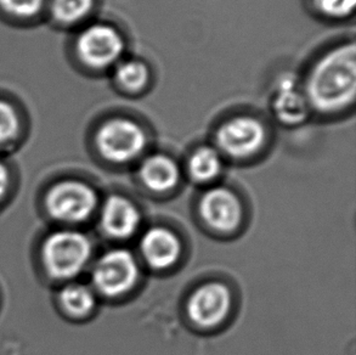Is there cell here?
<instances>
[{
	"label": "cell",
	"mask_w": 356,
	"mask_h": 355,
	"mask_svg": "<svg viewBox=\"0 0 356 355\" xmlns=\"http://www.w3.org/2000/svg\"><path fill=\"white\" fill-rule=\"evenodd\" d=\"M266 128L252 116H237L224 122L216 134L218 151L232 159H248L266 141Z\"/></svg>",
	"instance_id": "277c9868"
},
{
	"label": "cell",
	"mask_w": 356,
	"mask_h": 355,
	"mask_svg": "<svg viewBox=\"0 0 356 355\" xmlns=\"http://www.w3.org/2000/svg\"><path fill=\"white\" fill-rule=\"evenodd\" d=\"M94 4L95 0H54L53 13L58 21L73 24L88 16Z\"/></svg>",
	"instance_id": "e0dca14e"
},
{
	"label": "cell",
	"mask_w": 356,
	"mask_h": 355,
	"mask_svg": "<svg viewBox=\"0 0 356 355\" xmlns=\"http://www.w3.org/2000/svg\"><path fill=\"white\" fill-rule=\"evenodd\" d=\"M318 13L331 19H347L355 8L356 0H314Z\"/></svg>",
	"instance_id": "ac0fdd59"
},
{
	"label": "cell",
	"mask_w": 356,
	"mask_h": 355,
	"mask_svg": "<svg viewBox=\"0 0 356 355\" xmlns=\"http://www.w3.org/2000/svg\"><path fill=\"white\" fill-rule=\"evenodd\" d=\"M145 262L154 269H168L178 262L181 245L178 236L167 228H151L140 241Z\"/></svg>",
	"instance_id": "30bf717a"
},
{
	"label": "cell",
	"mask_w": 356,
	"mask_h": 355,
	"mask_svg": "<svg viewBox=\"0 0 356 355\" xmlns=\"http://www.w3.org/2000/svg\"><path fill=\"white\" fill-rule=\"evenodd\" d=\"M97 197L92 187L82 182L68 180L55 185L47 196L50 214L58 221L77 223L92 216Z\"/></svg>",
	"instance_id": "52a82bcc"
},
{
	"label": "cell",
	"mask_w": 356,
	"mask_h": 355,
	"mask_svg": "<svg viewBox=\"0 0 356 355\" xmlns=\"http://www.w3.org/2000/svg\"><path fill=\"white\" fill-rule=\"evenodd\" d=\"M44 0H0V4L10 14L17 16H32L37 14Z\"/></svg>",
	"instance_id": "ffe728a7"
},
{
	"label": "cell",
	"mask_w": 356,
	"mask_h": 355,
	"mask_svg": "<svg viewBox=\"0 0 356 355\" xmlns=\"http://www.w3.org/2000/svg\"><path fill=\"white\" fill-rule=\"evenodd\" d=\"M125 42L120 31L111 24H92L84 29L77 42L79 58L89 68L102 70L120 61Z\"/></svg>",
	"instance_id": "5b68a950"
},
{
	"label": "cell",
	"mask_w": 356,
	"mask_h": 355,
	"mask_svg": "<svg viewBox=\"0 0 356 355\" xmlns=\"http://www.w3.org/2000/svg\"><path fill=\"white\" fill-rule=\"evenodd\" d=\"M60 299L63 308L74 317L88 315L95 307V296L92 290L81 283H73L65 288Z\"/></svg>",
	"instance_id": "2e32d148"
},
{
	"label": "cell",
	"mask_w": 356,
	"mask_h": 355,
	"mask_svg": "<svg viewBox=\"0 0 356 355\" xmlns=\"http://www.w3.org/2000/svg\"><path fill=\"white\" fill-rule=\"evenodd\" d=\"M95 141L104 159L113 164H127L140 156L147 139L139 123L117 117L100 127Z\"/></svg>",
	"instance_id": "3957f363"
},
{
	"label": "cell",
	"mask_w": 356,
	"mask_h": 355,
	"mask_svg": "<svg viewBox=\"0 0 356 355\" xmlns=\"http://www.w3.org/2000/svg\"><path fill=\"white\" fill-rule=\"evenodd\" d=\"M139 278V265L134 255L123 248L108 251L97 260L92 280L97 291L106 297L128 292Z\"/></svg>",
	"instance_id": "8992f818"
},
{
	"label": "cell",
	"mask_w": 356,
	"mask_h": 355,
	"mask_svg": "<svg viewBox=\"0 0 356 355\" xmlns=\"http://www.w3.org/2000/svg\"><path fill=\"white\" fill-rule=\"evenodd\" d=\"M140 179L145 187L156 192L172 190L178 185V164L165 155H152L145 159L140 168Z\"/></svg>",
	"instance_id": "4fadbf2b"
},
{
	"label": "cell",
	"mask_w": 356,
	"mask_h": 355,
	"mask_svg": "<svg viewBox=\"0 0 356 355\" xmlns=\"http://www.w3.org/2000/svg\"><path fill=\"white\" fill-rule=\"evenodd\" d=\"M92 255V242L78 231H58L49 236L43 246V262L56 278L76 276Z\"/></svg>",
	"instance_id": "7a4b0ae2"
},
{
	"label": "cell",
	"mask_w": 356,
	"mask_h": 355,
	"mask_svg": "<svg viewBox=\"0 0 356 355\" xmlns=\"http://www.w3.org/2000/svg\"><path fill=\"white\" fill-rule=\"evenodd\" d=\"M355 94V44H342L323 55L312 68L305 96L314 110L334 113L352 105Z\"/></svg>",
	"instance_id": "6da1fadb"
},
{
	"label": "cell",
	"mask_w": 356,
	"mask_h": 355,
	"mask_svg": "<svg viewBox=\"0 0 356 355\" xmlns=\"http://www.w3.org/2000/svg\"><path fill=\"white\" fill-rule=\"evenodd\" d=\"M203 221L214 230L232 231L240 226L242 206L238 197L227 187H214L200 201Z\"/></svg>",
	"instance_id": "9c48e42d"
},
{
	"label": "cell",
	"mask_w": 356,
	"mask_h": 355,
	"mask_svg": "<svg viewBox=\"0 0 356 355\" xmlns=\"http://www.w3.org/2000/svg\"><path fill=\"white\" fill-rule=\"evenodd\" d=\"M102 228L113 239H128L134 235L141 223L138 207L127 197H108L102 211Z\"/></svg>",
	"instance_id": "8fae6325"
},
{
	"label": "cell",
	"mask_w": 356,
	"mask_h": 355,
	"mask_svg": "<svg viewBox=\"0 0 356 355\" xmlns=\"http://www.w3.org/2000/svg\"><path fill=\"white\" fill-rule=\"evenodd\" d=\"M115 78L122 90L130 94H136L141 93L147 87L151 72L149 66L144 61L130 58L117 63Z\"/></svg>",
	"instance_id": "9a60e30c"
},
{
	"label": "cell",
	"mask_w": 356,
	"mask_h": 355,
	"mask_svg": "<svg viewBox=\"0 0 356 355\" xmlns=\"http://www.w3.org/2000/svg\"><path fill=\"white\" fill-rule=\"evenodd\" d=\"M19 129V118L13 106L0 101V145L13 139Z\"/></svg>",
	"instance_id": "d6986e66"
},
{
	"label": "cell",
	"mask_w": 356,
	"mask_h": 355,
	"mask_svg": "<svg viewBox=\"0 0 356 355\" xmlns=\"http://www.w3.org/2000/svg\"><path fill=\"white\" fill-rule=\"evenodd\" d=\"M222 156L212 146L198 148L188 159L190 177L195 182H207L217 178L222 171Z\"/></svg>",
	"instance_id": "5bb4252c"
},
{
	"label": "cell",
	"mask_w": 356,
	"mask_h": 355,
	"mask_svg": "<svg viewBox=\"0 0 356 355\" xmlns=\"http://www.w3.org/2000/svg\"><path fill=\"white\" fill-rule=\"evenodd\" d=\"M309 102L305 93L299 90L291 78L280 83L274 100V112L284 125H298L309 113Z\"/></svg>",
	"instance_id": "7c38bea8"
},
{
	"label": "cell",
	"mask_w": 356,
	"mask_h": 355,
	"mask_svg": "<svg viewBox=\"0 0 356 355\" xmlns=\"http://www.w3.org/2000/svg\"><path fill=\"white\" fill-rule=\"evenodd\" d=\"M232 308V293L220 283H204L193 291L188 315L196 326L214 327L224 322Z\"/></svg>",
	"instance_id": "ba28073f"
},
{
	"label": "cell",
	"mask_w": 356,
	"mask_h": 355,
	"mask_svg": "<svg viewBox=\"0 0 356 355\" xmlns=\"http://www.w3.org/2000/svg\"><path fill=\"white\" fill-rule=\"evenodd\" d=\"M8 171L5 168L3 164H0V198L3 197L5 191H6V187H8Z\"/></svg>",
	"instance_id": "44dd1931"
}]
</instances>
